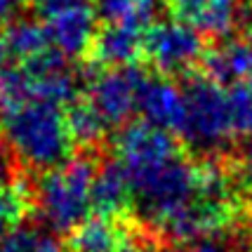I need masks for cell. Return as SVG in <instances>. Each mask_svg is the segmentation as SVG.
<instances>
[{
    "mask_svg": "<svg viewBox=\"0 0 252 252\" xmlns=\"http://www.w3.org/2000/svg\"><path fill=\"white\" fill-rule=\"evenodd\" d=\"M208 78L217 85H238L252 78V45L248 40H224L205 52Z\"/></svg>",
    "mask_w": 252,
    "mask_h": 252,
    "instance_id": "cell-11",
    "label": "cell"
},
{
    "mask_svg": "<svg viewBox=\"0 0 252 252\" xmlns=\"http://www.w3.org/2000/svg\"><path fill=\"white\" fill-rule=\"evenodd\" d=\"M144 50V35L137 26L109 24L94 38V55L109 66H130Z\"/></svg>",
    "mask_w": 252,
    "mask_h": 252,
    "instance_id": "cell-12",
    "label": "cell"
},
{
    "mask_svg": "<svg viewBox=\"0 0 252 252\" xmlns=\"http://www.w3.org/2000/svg\"><path fill=\"white\" fill-rule=\"evenodd\" d=\"M116 163L130 179L142 220L158 233L198 196V165L177 149L170 132L149 123L118 134Z\"/></svg>",
    "mask_w": 252,
    "mask_h": 252,
    "instance_id": "cell-1",
    "label": "cell"
},
{
    "mask_svg": "<svg viewBox=\"0 0 252 252\" xmlns=\"http://www.w3.org/2000/svg\"><path fill=\"white\" fill-rule=\"evenodd\" d=\"M5 45H7V52L14 57H19L24 62L29 59H35L43 52H47L52 45L47 40V33H45V26L35 22H17L10 26V31L5 35Z\"/></svg>",
    "mask_w": 252,
    "mask_h": 252,
    "instance_id": "cell-14",
    "label": "cell"
},
{
    "mask_svg": "<svg viewBox=\"0 0 252 252\" xmlns=\"http://www.w3.org/2000/svg\"><path fill=\"white\" fill-rule=\"evenodd\" d=\"M248 43L252 45V19L248 22Z\"/></svg>",
    "mask_w": 252,
    "mask_h": 252,
    "instance_id": "cell-27",
    "label": "cell"
},
{
    "mask_svg": "<svg viewBox=\"0 0 252 252\" xmlns=\"http://www.w3.org/2000/svg\"><path fill=\"white\" fill-rule=\"evenodd\" d=\"M144 52L160 73H187L205 57L203 33L182 19L154 24L144 35Z\"/></svg>",
    "mask_w": 252,
    "mask_h": 252,
    "instance_id": "cell-5",
    "label": "cell"
},
{
    "mask_svg": "<svg viewBox=\"0 0 252 252\" xmlns=\"http://www.w3.org/2000/svg\"><path fill=\"white\" fill-rule=\"evenodd\" d=\"M43 233L26 226H14L0 238V252H35Z\"/></svg>",
    "mask_w": 252,
    "mask_h": 252,
    "instance_id": "cell-19",
    "label": "cell"
},
{
    "mask_svg": "<svg viewBox=\"0 0 252 252\" xmlns=\"http://www.w3.org/2000/svg\"><path fill=\"white\" fill-rule=\"evenodd\" d=\"M170 7L177 19L212 38H226L243 14L241 0H170Z\"/></svg>",
    "mask_w": 252,
    "mask_h": 252,
    "instance_id": "cell-8",
    "label": "cell"
},
{
    "mask_svg": "<svg viewBox=\"0 0 252 252\" xmlns=\"http://www.w3.org/2000/svg\"><path fill=\"white\" fill-rule=\"evenodd\" d=\"M66 121H68V130H71L73 142H80L85 146L97 144L106 132V123L101 121V116L90 101L73 104L71 111L66 113Z\"/></svg>",
    "mask_w": 252,
    "mask_h": 252,
    "instance_id": "cell-16",
    "label": "cell"
},
{
    "mask_svg": "<svg viewBox=\"0 0 252 252\" xmlns=\"http://www.w3.org/2000/svg\"><path fill=\"white\" fill-rule=\"evenodd\" d=\"M146 78L134 66H116L99 73L90 85V104L97 109L106 127H116L130 121L139 109V94Z\"/></svg>",
    "mask_w": 252,
    "mask_h": 252,
    "instance_id": "cell-6",
    "label": "cell"
},
{
    "mask_svg": "<svg viewBox=\"0 0 252 252\" xmlns=\"http://www.w3.org/2000/svg\"><path fill=\"white\" fill-rule=\"evenodd\" d=\"M10 184H12V163L7 158V154L0 149V191L7 189Z\"/></svg>",
    "mask_w": 252,
    "mask_h": 252,
    "instance_id": "cell-23",
    "label": "cell"
},
{
    "mask_svg": "<svg viewBox=\"0 0 252 252\" xmlns=\"http://www.w3.org/2000/svg\"><path fill=\"white\" fill-rule=\"evenodd\" d=\"M0 134L12 154L35 170L66 163L73 149L64 106L33 94L0 106Z\"/></svg>",
    "mask_w": 252,
    "mask_h": 252,
    "instance_id": "cell-2",
    "label": "cell"
},
{
    "mask_svg": "<svg viewBox=\"0 0 252 252\" xmlns=\"http://www.w3.org/2000/svg\"><path fill=\"white\" fill-rule=\"evenodd\" d=\"M184 92V118L179 134L196 151L212 154L221 149L233 134L229 94L208 76L191 78L182 88Z\"/></svg>",
    "mask_w": 252,
    "mask_h": 252,
    "instance_id": "cell-4",
    "label": "cell"
},
{
    "mask_svg": "<svg viewBox=\"0 0 252 252\" xmlns=\"http://www.w3.org/2000/svg\"><path fill=\"white\" fill-rule=\"evenodd\" d=\"M47 40L62 57H80L94 45L97 33V12L88 2L73 5L62 12L47 14L45 22Z\"/></svg>",
    "mask_w": 252,
    "mask_h": 252,
    "instance_id": "cell-7",
    "label": "cell"
},
{
    "mask_svg": "<svg viewBox=\"0 0 252 252\" xmlns=\"http://www.w3.org/2000/svg\"><path fill=\"white\" fill-rule=\"evenodd\" d=\"M116 252H151V248H149L146 243H142V241H130V236H127L125 243H123Z\"/></svg>",
    "mask_w": 252,
    "mask_h": 252,
    "instance_id": "cell-24",
    "label": "cell"
},
{
    "mask_svg": "<svg viewBox=\"0 0 252 252\" xmlns=\"http://www.w3.org/2000/svg\"><path fill=\"white\" fill-rule=\"evenodd\" d=\"M29 210V193L24 187L10 184L0 191V238L7 233V229H14Z\"/></svg>",
    "mask_w": 252,
    "mask_h": 252,
    "instance_id": "cell-17",
    "label": "cell"
},
{
    "mask_svg": "<svg viewBox=\"0 0 252 252\" xmlns=\"http://www.w3.org/2000/svg\"><path fill=\"white\" fill-rule=\"evenodd\" d=\"M238 170H241L243 179H245V182L252 187V137H248V142H245V146H243L241 165H238Z\"/></svg>",
    "mask_w": 252,
    "mask_h": 252,
    "instance_id": "cell-21",
    "label": "cell"
},
{
    "mask_svg": "<svg viewBox=\"0 0 252 252\" xmlns=\"http://www.w3.org/2000/svg\"><path fill=\"white\" fill-rule=\"evenodd\" d=\"M17 10V0H0V24L7 22Z\"/></svg>",
    "mask_w": 252,
    "mask_h": 252,
    "instance_id": "cell-25",
    "label": "cell"
},
{
    "mask_svg": "<svg viewBox=\"0 0 252 252\" xmlns=\"http://www.w3.org/2000/svg\"><path fill=\"white\" fill-rule=\"evenodd\" d=\"M68 236H71L68 252H116L127 238V233L116 221L104 217L85 220Z\"/></svg>",
    "mask_w": 252,
    "mask_h": 252,
    "instance_id": "cell-13",
    "label": "cell"
},
{
    "mask_svg": "<svg viewBox=\"0 0 252 252\" xmlns=\"http://www.w3.org/2000/svg\"><path fill=\"white\" fill-rule=\"evenodd\" d=\"M179 252H226L220 243H215L212 238H203V241H191L184 243V248Z\"/></svg>",
    "mask_w": 252,
    "mask_h": 252,
    "instance_id": "cell-22",
    "label": "cell"
},
{
    "mask_svg": "<svg viewBox=\"0 0 252 252\" xmlns=\"http://www.w3.org/2000/svg\"><path fill=\"white\" fill-rule=\"evenodd\" d=\"M7 45H5V38L0 35V71H2V66H5V59H7Z\"/></svg>",
    "mask_w": 252,
    "mask_h": 252,
    "instance_id": "cell-26",
    "label": "cell"
},
{
    "mask_svg": "<svg viewBox=\"0 0 252 252\" xmlns=\"http://www.w3.org/2000/svg\"><path fill=\"white\" fill-rule=\"evenodd\" d=\"M233 130L252 137V78L233 85L229 94Z\"/></svg>",
    "mask_w": 252,
    "mask_h": 252,
    "instance_id": "cell-18",
    "label": "cell"
},
{
    "mask_svg": "<svg viewBox=\"0 0 252 252\" xmlns=\"http://www.w3.org/2000/svg\"><path fill=\"white\" fill-rule=\"evenodd\" d=\"M160 0H97V12L109 24H127L142 29L151 22Z\"/></svg>",
    "mask_w": 252,
    "mask_h": 252,
    "instance_id": "cell-15",
    "label": "cell"
},
{
    "mask_svg": "<svg viewBox=\"0 0 252 252\" xmlns=\"http://www.w3.org/2000/svg\"><path fill=\"white\" fill-rule=\"evenodd\" d=\"M94 165L90 158H68L66 163L47 170L38 184V210L43 221L57 233H71L92 210Z\"/></svg>",
    "mask_w": 252,
    "mask_h": 252,
    "instance_id": "cell-3",
    "label": "cell"
},
{
    "mask_svg": "<svg viewBox=\"0 0 252 252\" xmlns=\"http://www.w3.org/2000/svg\"><path fill=\"white\" fill-rule=\"evenodd\" d=\"M144 123L165 132H179L184 118V92L165 78H146L139 94Z\"/></svg>",
    "mask_w": 252,
    "mask_h": 252,
    "instance_id": "cell-9",
    "label": "cell"
},
{
    "mask_svg": "<svg viewBox=\"0 0 252 252\" xmlns=\"http://www.w3.org/2000/svg\"><path fill=\"white\" fill-rule=\"evenodd\" d=\"M134 196L127 175L118 163H106L99 167L92 184V210L97 217L118 221L130 212Z\"/></svg>",
    "mask_w": 252,
    "mask_h": 252,
    "instance_id": "cell-10",
    "label": "cell"
},
{
    "mask_svg": "<svg viewBox=\"0 0 252 252\" xmlns=\"http://www.w3.org/2000/svg\"><path fill=\"white\" fill-rule=\"evenodd\" d=\"M250 217H252V210H250Z\"/></svg>",
    "mask_w": 252,
    "mask_h": 252,
    "instance_id": "cell-28",
    "label": "cell"
},
{
    "mask_svg": "<svg viewBox=\"0 0 252 252\" xmlns=\"http://www.w3.org/2000/svg\"><path fill=\"white\" fill-rule=\"evenodd\" d=\"M83 2H85V0H35V7L47 17V14L62 12V10H66V7H73V5H83Z\"/></svg>",
    "mask_w": 252,
    "mask_h": 252,
    "instance_id": "cell-20",
    "label": "cell"
}]
</instances>
